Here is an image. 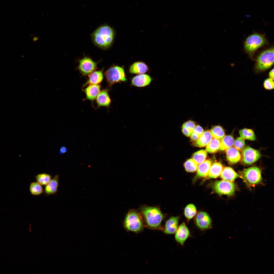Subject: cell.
Listing matches in <instances>:
<instances>
[{
  "label": "cell",
  "instance_id": "6da1fadb",
  "mask_svg": "<svg viewBox=\"0 0 274 274\" xmlns=\"http://www.w3.org/2000/svg\"><path fill=\"white\" fill-rule=\"evenodd\" d=\"M145 226L152 229H162L161 223L164 216L158 207L142 206L140 208Z\"/></svg>",
  "mask_w": 274,
  "mask_h": 274
},
{
  "label": "cell",
  "instance_id": "7a4b0ae2",
  "mask_svg": "<svg viewBox=\"0 0 274 274\" xmlns=\"http://www.w3.org/2000/svg\"><path fill=\"white\" fill-rule=\"evenodd\" d=\"M113 29L110 26L104 25L97 29L92 35L94 43L97 46L104 49L110 47L114 36Z\"/></svg>",
  "mask_w": 274,
  "mask_h": 274
},
{
  "label": "cell",
  "instance_id": "3957f363",
  "mask_svg": "<svg viewBox=\"0 0 274 274\" xmlns=\"http://www.w3.org/2000/svg\"><path fill=\"white\" fill-rule=\"evenodd\" d=\"M124 225L127 231L137 233L142 231L145 224L140 211L132 209L130 210L126 215Z\"/></svg>",
  "mask_w": 274,
  "mask_h": 274
},
{
  "label": "cell",
  "instance_id": "277c9868",
  "mask_svg": "<svg viewBox=\"0 0 274 274\" xmlns=\"http://www.w3.org/2000/svg\"><path fill=\"white\" fill-rule=\"evenodd\" d=\"M274 49L272 48L262 53L258 57L255 65L256 71L265 70L270 68L273 64Z\"/></svg>",
  "mask_w": 274,
  "mask_h": 274
},
{
  "label": "cell",
  "instance_id": "5b68a950",
  "mask_svg": "<svg viewBox=\"0 0 274 274\" xmlns=\"http://www.w3.org/2000/svg\"><path fill=\"white\" fill-rule=\"evenodd\" d=\"M104 75L109 87L115 83L126 80L123 69L118 66L111 67L105 71Z\"/></svg>",
  "mask_w": 274,
  "mask_h": 274
},
{
  "label": "cell",
  "instance_id": "8992f818",
  "mask_svg": "<svg viewBox=\"0 0 274 274\" xmlns=\"http://www.w3.org/2000/svg\"><path fill=\"white\" fill-rule=\"evenodd\" d=\"M267 43L263 36L254 33L250 35L246 38L245 42V48L248 53L252 54Z\"/></svg>",
  "mask_w": 274,
  "mask_h": 274
},
{
  "label": "cell",
  "instance_id": "52a82bcc",
  "mask_svg": "<svg viewBox=\"0 0 274 274\" xmlns=\"http://www.w3.org/2000/svg\"><path fill=\"white\" fill-rule=\"evenodd\" d=\"M213 187L214 191L219 195L231 196L234 194L235 190V185L233 182L224 180L216 181Z\"/></svg>",
  "mask_w": 274,
  "mask_h": 274
},
{
  "label": "cell",
  "instance_id": "ba28073f",
  "mask_svg": "<svg viewBox=\"0 0 274 274\" xmlns=\"http://www.w3.org/2000/svg\"><path fill=\"white\" fill-rule=\"evenodd\" d=\"M242 176L251 184H256L262 180L261 172L256 167H252L245 169L241 172Z\"/></svg>",
  "mask_w": 274,
  "mask_h": 274
},
{
  "label": "cell",
  "instance_id": "9c48e42d",
  "mask_svg": "<svg viewBox=\"0 0 274 274\" xmlns=\"http://www.w3.org/2000/svg\"><path fill=\"white\" fill-rule=\"evenodd\" d=\"M97 68V63L89 57H84L79 61L78 69L83 75H89Z\"/></svg>",
  "mask_w": 274,
  "mask_h": 274
},
{
  "label": "cell",
  "instance_id": "30bf717a",
  "mask_svg": "<svg viewBox=\"0 0 274 274\" xmlns=\"http://www.w3.org/2000/svg\"><path fill=\"white\" fill-rule=\"evenodd\" d=\"M242 156L244 163L246 164L250 165L256 162L261 155L258 151L247 146L242 150Z\"/></svg>",
  "mask_w": 274,
  "mask_h": 274
},
{
  "label": "cell",
  "instance_id": "8fae6325",
  "mask_svg": "<svg viewBox=\"0 0 274 274\" xmlns=\"http://www.w3.org/2000/svg\"><path fill=\"white\" fill-rule=\"evenodd\" d=\"M195 222L197 227L202 231L212 228L211 219L209 215L204 212H201L198 213L195 218Z\"/></svg>",
  "mask_w": 274,
  "mask_h": 274
},
{
  "label": "cell",
  "instance_id": "7c38bea8",
  "mask_svg": "<svg viewBox=\"0 0 274 274\" xmlns=\"http://www.w3.org/2000/svg\"><path fill=\"white\" fill-rule=\"evenodd\" d=\"M175 233L176 241L182 245H184L186 240L191 236L189 230L184 222L179 226Z\"/></svg>",
  "mask_w": 274,
  "mask_h": 274
},
{
  "label": "cell",
  "instance_id": "4fadbf2b",
  "mask_svg": "<svg viewBox=\"0 0 274 274\" xmlns=\"http://www.w3.org/2000/svg\"><path fill=\"white\" fill-rule=\"evenodd\" d=\"M179 221L178 216L172 217L168 219L166 221L163 229L164 233L171 234L175 233L179 226Z\"/></svg>",
  "mask_w": 274,
  "mask_h": 274
},
{
  "label": "cell",
  "instance_id": "5bb4252c",
  "mask_svg": "<svg viewBox=\"0 0 274 274\" xmlns=\"http://www.w3.org/2000/svg\"><path fill=\"white\" fill-rule=\"evenodd\" d=\"M151 80L148 75L141 74L134 77L132 80V83L134 85L139 87L145 86L149 84Z\"/></svg>",
  "mask_w": 274,
  "mask_h": 274
},
{
  "label": "cell",
  "instance_id": "9a60e30c",
  "mask_svg": "<svg viewBox=\"0 0 274 274\" xmlns=\"http://www.w3.org/2000/svg\"><path fill=\"white\" fill-rule=\"evenodd\" d=\"M226 150L227 158L230 164H235L240 160L241 155L238 150L234 147H231Z\"/></svg>",
  "mask_w": 274,
  "mask_h": 274
},
{
  "label": "cell",
  "instance_id": "2e32d148",
  "mask_svg": "<svg viewBox=\"0 0 274 274\" xmlns=\"http://www.w3.org/2000/svg\"><path fill=\"white\" fill-rule=\"evenodd\" d=\"M197 169L196 178L205 177L208 176L211 166V162L210 160H205L199 164Z\"/></svg>",
  "mask_w": 274,
  "mask_h": 274
},
{
  "label": "cell",
  "instance_id": "e0dca14e",
  "mask_svg": "<svg viewBox=\"0 0 274 274\" xmlns=\"http://www.w3.org/2000/svg\"><path fill=\"white\" fill-rule=\"evenodd\" d=\"M220 176L223 180L233 182L239 176L232 168L226 167L223 168Z\"/></svg>",
  "mask_w": 274,
  "mask_h": 274
},
{
  "label": "cell",
  "instance_id": "ac0fdd59",
  "mask_svg": "<svg viewBox=\"0 0 274 274\" xmlns=\"http://www.w3.org/2000/svg\"><path fill=\"white\" fill-rule=\"evenodd\" d=\"M102 72V70L94 71L89 74L88 81L83 85V87L88 85L98 84L100 83L103 78Z\"/></svg>",
  "mask_w": 274,
  "mask_h": 274
},
{
  "label": "cell",
  "instance_id": "d6986e66",
  "mask_svg": "<svg viewBox=\"0 0 274 274\" xmlns=\"http://www.w3.org/2000/svg\"><path fill=\"white\" fill-rule=\"evenodd\" d=\"M96 98V101L99 107H108L111 103V100L107 90L100 92Z\"/></svg>",
  "mask_w": 274,
  "mask_h": 274
},
{
  "label": "cell",
  "instance_id": "ffe728a7",
  "mask_svg": "<svg viewBox=\"0 0 274 274\" xmlns=\"http://www.w3.org/2000/svg\"><path fill=\"white\" fill-rule=\"evenodd\" d=\"M100 85L98 84L89 85L84 90L87 99L94 100L100 92Z\"/></svg>",
  "mask_w": 274,
  "mask_h": 274
},
{
  "label": "cell",
  "instance_id": "44dd1931",
  "mask_svg": "<svg viewBox=\"0 0 274 274\" xmlns=\"http://www.w3.org/2000/svg\"><path fill=\"white\" fill-rule=\"evenodd\" d=\"M59 184V176L56 175L45 185L44 192L46 194L49 195L55 194L57 191Z\"/></svg>",
  "mask_w": 274,
  "mask_h": 274
},
{
  "label": "cell",
  "instance_id": "7402d4cb",
  "mask_svg": "<svg viewBox=\"0 0 274 274\" xmlns=\"http://www.w3.org/2000/svg\"><path fill=\"white\" fill-rule=\"evenodd\" d=\"M212 139L210 131L207 130L203 132L194 144L198 147H204L208 145Z\"/></svg>",
  "mask_w": 274,
  "mask_h": 274
},
{
  "label": "cell",
  "instance_id": "603a6c76",
  "mask_svg": "<svg viewBox=\"0 0 274 274\" xmlns=\"http://www.w3.org/2000/svg\"><path fill=\"white\" fill-rule=\"evenodd\" d=\"M148 69V67L145 63L138 62L133 63L131 66L129 72L133 74H141L146 73Z\"/></svg>",
  "mask_w": 274,
  "mask_h": 274
},
{
  "label": "cell",
  "instance_id": "cb8c5ba5",
  "mask_svg": "<svg viewBox=\"0 0 274 274\" xmlns=\"http://www.w3.org/2000/svg\"><path fill=\"white\" fill-rule=\"evenodd\" d=\"M223 168L219 162H215L211 165L208 175L209 178H216L220 176Z\"/></svg>",
  "mask_w": 274,
  "mask_h": 274
},
{
  "label": "cell",
  "instance_id": "d4e9b609",
  "mask_svg": "<svg viewBox=\"0 0 274 274\" xmlns=\"http://www.w3.org/2000/svg\"><path fill=\"white\" fill-rule=\"evenodd\" d=\"M220 150H224L232 147L233 145L234 140L231 135H226L221 139Z\"/></svg>",
  "mask_w": 274,
  "mask_h": 274
},
{
  "label": "cell",
  "instance_id": "484cf974",
  "mask_svg": "<svg viewBox=\"0 0 274 274\" xmlns=\"http://www.w3.org/2000/svg\"><path fill=\"white\" fill-rule=\"evenodd\" d=\"M221 141L220 140L214 138L212 139L206 147L207 151L213 153L220 150Z\"/></svg>",
  "mask_w": 274,
  "mask_h": 274
},
{
  "label": "cell",
  "instance_id": "4316f807",
  "mask_svg": "<svg viewBox=\"0 0 274 274\" xmlns=\"http://www.w3.org/2000/svg\"><path fill=\"white\" fill-rule=\"evenodd\" d=\"M210 132L214 138L221 140L225 136V133L222 128L219 126H213L211 129Z\"/></svg>",
  "mask_w": 274,
  "mask_h": 274
},
{
  "label": "cell",
  "instance_id": "83f0119b",
  "mask_svg": "<svg viewBox=\"0 0 274 274\" xmlns=\"http://www.w3.org/2000/svg\"><path fill=\"white\" fill-rule=\"evenodd\" d=\"M240 135L244 139L251 141H254L256 139L255 134L252 130L244 128L239 131Z\"/></svg>",
  "mask_w": 274,
  "mask_h": 274
},
{
  "label": "cell",
  "instance_id": "f1b7e54d",
  "mask_svg": "<svg viewBox=\"0 0 274 274\" xmlns=\"http://www.w3.org/2000/svg\"><path fill=\"white\" fill-rule=\"evenodd\" d=\"M29 190L31 194L34 195H39L43 192L42 185L37 182H33L30 183Z\"/></svg>",
  "mask_w": 274,
  "mask_h": 274
},
{
  "label": "cell",
  "instance_id": "f546056e",
  "mask_svg": "<svg viewBox=\"0 0 274 274\" xmlns=\"http://www.w3.org/2000/svg\"><path fill=\"white\" fill-rule=\"evenodd\" d=\"M207 156L206 151L204 150H201L194 153L192 157L198 164H200L205 161Z\"/></svg>",
  "mask_w": 274,
  "mask_h": 274
},
{
  "label": "cell",
  "instance_id": "4dcf8cb0",
  "mask_svg": "<svg viewBox=\"0 0 274 274\" xmlns=\"http://www.w3.org/2000/svg\"><path fill=\"white\" fill-rule=\"evenodd\" d=\"M196 213V208L193 204L188 205L185 209V216L188 221L194 216Z\"/></svg>",
  "mask_w": 274,
  "mask_h": 274
},
{
  "label": "cell",
  "instance_id": "1f68e13d",
  "mask_svg": "<svg viewBox=\"0 0 274 274\" xmlns=\"http://www.w3.org/2000/svg\"><path fill=\"white\" fill-rule=\"evenodd\" d=\"M35 178L38 182L43 185L47 184L51 179V176L46 173L38 174L35 176Z\"/></svg>",
  "mask_w": 274,
  "mask_h": 274
},
{
  "label": "cell",
  "instance_id": "d6a6232c",
  "mask_svg": "<svg viewBox=\"0 0 274 274\" xmlns=\"http://www.w3.org/2000/svg\"><path fill=\"white\" fill-rule=\"evenodd\" d=\"M184 166L187 172H192L197 170L198 164L193 159H190L185 162Z\"/></svg>",
  "mask_w": 274,
  "mask_h": 274
},
{
  "label": "cell",
  "instance_id": "836d02e7",
  "mask_svg": "<svg viewBox=\"0 0 274 274\" xmlns=\"http://www.w3.org/2000/svg\"><path fill=\"white\" fill-rule=\"evenodd\" d=\"M233 145L234 147L237 150L242 151L245 148V141L241 137H238L234 141Z\"/></svg>",
  "mask_w": 274,
  "mask_h": 274
},
{
  "label": "cell",
  "instance_id": "e575fe53",
  "mask_svg": "<svg viewBox=\"0 0 274 274\" xmlns=\"http://www.w3.org/2000/svg\"><path fill=\"white\" fill-rule=\"evenodd\" d=\"M264 88L267 90H271L273 89L274 87L273 80L270 78H268L265 79L264 82Z\"/></svg>",
  "mask_w": 274,
  "mask_h": 274
},
{
  "label": "cell",
  "instance_id": "d590c367",
  "mask_svg": "<svg viewBox=\"0 0 274 274\" xmlns=\"http://www.w3.org/2000/svg\"><path fill=\"white\" fill-rule=\"evenodd\" d=\"M195 126V123L194 122L189 120L184 123L182 127L187 128L193 131Z\"/></svg>",
  "mask_w": 274,
  "mask_h": 274
},
{
  "label": "cell",
  "instance_id": "8d00e7d4",
  "mask_svg": "<svg viewBox=\"0 0 274 274\" xmlns=\"http://www.w3.org/2000/svg\"><path fill=\"white\" fill-rule=\"evenodd\" d=\"M193 132L196 133L200 136L203 133L204 130L200 126L197 125L196 126Z\"/></svg>",
  "mask_w": 274,
  "mask_h": 274
},
{
  "label": "cell",
  "instance_id": "74e56055",
  "mask_svg": "<svg viewBox=\"0 0 274 274\" xmlns=\"http://www.w3.org/2000/svg\"><path fill=\"white\" fill-rule=\"evenodd\" d=\"M182 130L183 133L186 136H191L193 131L185 127H182Z\"/></svg>",
  "mask_w": 274,
  "mask_h": 274
},
{
  "label": "cell",
  "instance_id": "f35d334b",
  "mask_svg": "<svg viewBox=\"0 0 274 274\" xmlns=\"http://www.w3.org/2000/svg\"><path fill=\"white\" fill-rule=\"evenodd\" d=\"M200 136L196 133L192 132L191 135V139L192 141H196L199 138Z\"/></svg>",
  "mask_w": 274,
  "mask_h": 274
},
{
  "label": "cell",
  "instance_id": "ab89813d",
  "mask_svg": "<svg viewBox=\"0 0 274 274\" xmlns=\"http://www.w3.org/2000/svg\"><path fill=\"white\" fill-rule=\"evenodd\" d=\"M67 151V148L65 146H62L60 148L59 153L60 155H62L66 152Z\"/></svg>",
  "mask_w": 274,
  "mask_h": 274
},
{
  "label": "cell",
  "instance_id": "60d3db41",
  "mask_svg": "<svg viewBox=\"0 0 274 274\" xmlns=\"http://www.w3.org/2000/svg\"><path fill=\"white\" fill-rule=\"evenodd\" d=\"M269 76L270 78L272 79L273 80H274V69H272L270 72L269 73Z\"/></svg>",
  "mask_w": 274,
  "mask_h": 274
},
{
  "label": "cell",
  "instance_id": "b9f144b4",
  "mask_svg": "<svg viewBox=\"0 0 274 274\" xmlns=\"http://www.w3.org/2000/svg\"><path fill=\"white\" fill-rule=\"evenodd\" d=\"M31 226H30L29 227V231L30 232H31L32 230V229Z\"/></svg>",
  "mask_w": 274,
  "mask_h": 274
}]
</instances>
